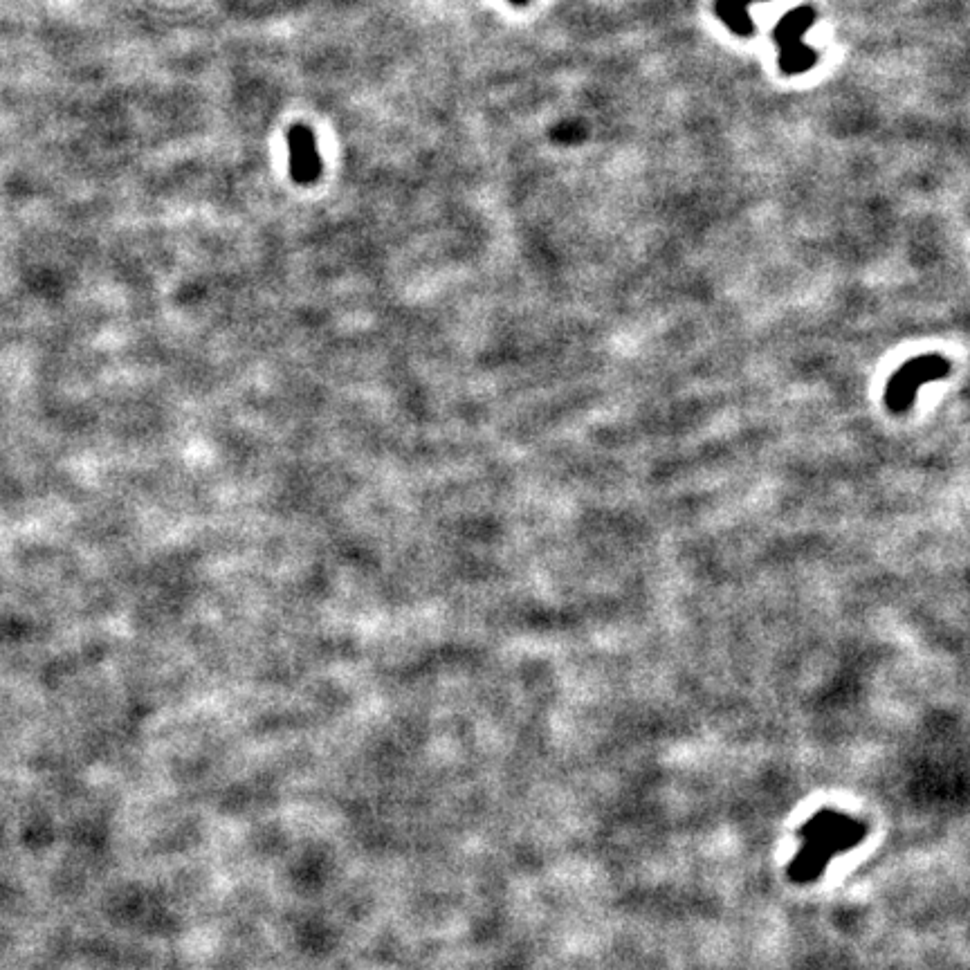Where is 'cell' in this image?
<instances>
[{"instance_id": "obj_1", "label": "cell", "mask_w": 970, "mask_h": 970, "mask_svg": "<svg viewBox=\"0 0 970 970\" xmlns=\"http://www.w3.org/2000/svg\"><path fill=\"white\" fill-rule=\"evenodd\" d=\"M286 142H288V155H290L288 169H290L292 182L301 187L315 185L319 176H322V158H319L315 133L310 131V126L306 124H295L290 126Z\"/></svg>"}, {"instance_id": "obj_2", "label": "cell", "mask_w": 970, "mask_h": 970, "mask_svg": "<svg viewBox=\"0 0 970 970\" xmlns=\"http://www.w3.org/2000/svg\"><path fill=\"white\" fill-rule=\"evenodd\" d=\"M813 23V12L807 7L795 9L793 14H786L784 21L777 27V41L782 43V70L789 75H798L800 70L811 68L816 61V54L811 48H804L800 36Z\"/></svg>"}, {"instance_id": "obj_3", "label": "cell", "mask_w": 970, "mask_h": 970, "mask_svg": "<svg viewBox=\"0 0 970 970\" xmlns=\"http://www.w3.org/2000/svg\"><path fill=\"white\" fill-rule=\"evenodd\" d=\"M746 3L748 0H719L717 3V12L721 14V18L739 34H748L753 30L746 14Z\"/></svg>"}, {"instance_id": "obj_4", "label": "cell", "mask_w": 970, "mask_h": 970, "mask_svg": "<svg viewBox=\"0 0 970 970\" xmlns=\"http://www.w3.org/2000/svg\"><path fill=\"white\" fill-rule=\"evenodd\" d=\"M510 3H512V5H526L528 0H510Z\"/></svg>"}]
</instances>
